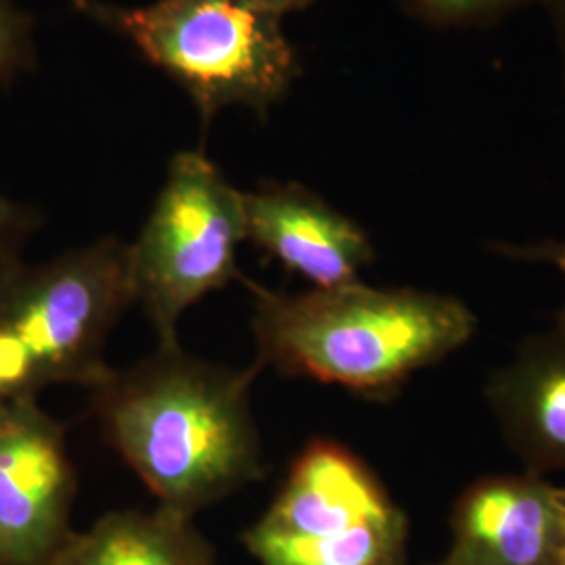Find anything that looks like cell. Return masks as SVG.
<instances>
[{
	"label": "cell",
	"mask_w": 565,
	"mask_h": 565,
	"mask_svg": "<svg viewBox=\"0 0 565 565\" xmlns=\"http://www.w3.org/2000/svg\"><path fill=\"white\" fill-rule=\"evenodd\" d=\"M263 366L207 363L181 343L109 371L93 392L107 443L158 507L195 518L263 476L252 385Z\"/></svg>",
	"instance_id": "cell-1"
},
{
	"label": "cell",
	"mask_w": 565,
	"mask_h": 565,
	"mask_svg": "<svg viewBox=\"0 0 565 565\" xmlns=\"http://www.w3.org/2000/svg\"><path fill=\"white\" fill-rule=\"evenodd\" d=\"M260 366L287 377L390 398L473 340L478 317L457 296L363 281L302 294L252 285Z\"/></svg>",
	"instance_id": "cell-2"
},
{
	"label": "cell",
	"mask_w": 565,
	"mask_h": 565,
	"mask_svg": "<svg viewBox=\"0 0 565 565\" xmlns=\"http://www.w3.org/2000/svg\"><path fill=\"white\" fill-rule=\"evenodd\" d=\"M132 303L128 243L116 237L0 279V404L39 401L53 385L102 384L111 371L105 343Z\"/></svg>",
	"instance_id": "cell-3"
},
{
	"label": "cell",
	"mask_w": 565,
	"mask_h": 565,
	"mask_svg": "<svg viewBox=\"0 0 565 565\" xmlns=\"http://www.w3.org/2000/svg\"><path fill=\"white\" fill-rule=\"evenodd\" d=\"M72 2L120 32L182 86L205 121L233 105L266 116L302 72L281 20L242 0H156L142 7Z\"/></svg>",
	"instance_id": "cell-4"
},
{
	"label": "cell",
	"mask_w": 565,
	"mask_h": 565,
	"mask_svg": "<svg viewBox=\"0 0 565 565\" xmlns=\"http://www.w3.org/2000/svg\"><path fill=\"white\" fill-rule=\"evenodd\" d=\"M408 541V518L377 471L331 438L303 446L242 536L258 565H411Z\"/></svg>",
	"instance_id": "cell-5"
},
{
	"label": "cell",
	"mask_w": 565,
	"mask_h": 565,
	"mask_svg": "<svg viewBox=\"0 0 565 565\" xmlns=\"http://www.w3.org/2000/svg\"><path fill=\"white\" fill-rule=\"evenodd\" d=\"M243 242V191L203 151L177 153L137 242L128 243L135 303L153 324L158 345L179 343L182 315L242 279Z\"/></svg>",
	"instance_id": "cell-6"
},
{
	"label": "cell",
	"mask_w": 565,
	"mask_h": 565,
	"mask_svg": "<svg viewBox=\"0 0 565 565\" xmlns=\"http://www.w3.org/2000/svg\"><path fill=\"white\" fill-rule=\"evenodd\" d=\"M65 427L39 401L0 404V565H51L76 532Z\"/></svg>",
	"instance_id": "cell-7"
},
{
	"label": "cell",
	"mask_w": 565,
	"mask_h": 565,
	"mask_svg": "<svg viewBox=\"0 0 565 565\" xmlns=\"http://www.w3.org/2000/svg\"><path fill=\"white\" fill-rule=\"evenodd\" d=\"M445 565H565L564 486L532 471L488 473L448 513Z\"/></svg>",
	"instance_id": "cell-8"
},
{
	"label": "cell",
	"mask_w": 565,
	"mask_h": 565,
	"mask_svg": "<svg viewBox=\"0 0 565 565\" xmlns=\"http://www.w3.org/2000/svg\"><path fill=\"white\" fill-rule=\"evenodd\" d=\"M243 216L245 242L310 282V289L361 281L375 260L363 226L300 182H264L243 191Z\"/></svg>",
	"instance_id": "cell-9"
},
{
	"label": "cell",
	"mask_w": 565,
	"mask_h": 565,
	"mask_svg": "<svg viewBox=\"0 0 565 565\" xmlns=\"http://www.w3.org/2000/svg\"><path fill=\"white\" fill-rule=\"evenodd\" d=\"M484 401L525 471L565 473V323L524 338L486 380Z\"/></svg>",
	"instance_id": "cell-10"
},
{
	"label": "cell",
	"mask_w": 565,
	"mask_h": 565,
	"mask_svg": "<svg viewBox=\"0 0 565 565\" xmlns=\"http://www.w3.org/2000/svg\"><path fill=\"white\" fill-rule=\"evenodd\" d=\"M51 565H216L191 518L162 507L114 511L74 532Z\"/></svg>",
	"instance_id": "cell-11"
},
{
	"label": "cell",
	"mask_w": 565,
	"mask_h": 565,
	"mask_svg": "<svg viewBox=\"0 0 565 565\" xmlns=\"http://www.w3.org/2000/svg\"><path fill=\"white\" fill-rule=\"evenodd\" d=\"M406 18L436 32L486 30L541 0H394Z\"/></svg>",
	"instance_id": "cell-12"
},
{
	"label": "cell",
	"mask_w": 565,
	"mask_h": 565,
	"mask_svg": "<svg viewBox=\"0 0 565 565\" xmlns=\"http://www.w3.org/2000/svg\"><path fill=\"white\" fill-rule=\"evenodd\" d=\"M36 65L34 18L15 0H0V84L7 86Z\"/></svg>",
	"instance_id": "cell-13"
},
{
	"label": "cell",
	"mask_w": 565,
	"mask_h": 565,
	"mask_svg": "<svg viewBox=\"0 0 565 565\" xmlns=\"http://www.w3.org/2000/svg\"><path fill=\"white\" fill-rule=\"evenodd\" d=\"M41 226L36 210L0 193V279L23 264L25 245Z\"/></svg>",
	"instance_id": "cell-14"
},
{
	"label": "cell",
	"mask_w": 565,
	"mask_h": 565,
	"mask_svg": "<svg viewBox=\"0 0 565 565\" xmlns=\"http://www.w3.org/2000/svg\"><path fill=\"white\" fill-rule=\"evenodd\" d=\"M486 249L494 256H501L511 263L543 264L555 268L565 279V239H539V242H488ZM555 321L565 323V302L559 312L555 315Z\"/></svg>",
	"instance_id": "cell-15"
},
{
	"label": "cell",
	"mask_w": 565,
	"mask_h": 565,
	"mask_svg": "<svg viewBox=\"0 0 565 565\" xmlns=\"http://www.w3.org/2000/svg\"><path fill=\"white\" fill-rule=\"evenodd\" d=\"M545 11L548 28H551V39L557 51V61H559V72H562V84L565 90V0H541L539 4Z\"/></svg>",
	"instance_id": "cell-16"
},
{
	"label": "cell",
	"mask_w": 565,
	"mask_h": 565,
	"mask_svg": "<svg viewBox=\"0 0 565 565\" xmlns=\"http://www.w3.org/2000/svg\"><path fill=\"white\" fill-rule=\"evenodd\" d=\"M242 2L254 7V9H258V11H263V13H268V15H273V18L282 20L285 15L303 11V9L312 7V4L319 2V0H242Z\"/></svg>",
	"instance_id": "cell-17"
},
{
	"label": "cell",
	"mask_w": 565,
	"mask_h": 565,
	"mask_svg": "<svg viewBox=\"0 0 565 565\" xmlns=\"http://www.w3.org/2000/svg\"><path fill=\"white\" fill-rule=\"evenodd\" d=\"M425 565H445V564H443V559H438V562H434V564H425Z\"/></svg>",
	"instance_id": "cell-18"
},
{
	"label": "cell",
	"mask_w": 565,
	"mask_h": 565,
	"mask_svg": "<svg viewBox=\"0 0 565 565\" xmlns=\"http://www.w3.org/2000/svg\"><path fill=\"white\" fill-rule=\"evenodd\" d=\"M564 494H565V486H564Z\"/></svg>",
	"instance_id": "cell-19"
}]
</instances>
